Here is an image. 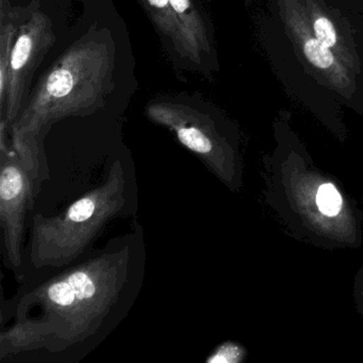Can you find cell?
<instances>
[{"instance_id": "14", "label": "cell", "mask_w": 363, "mask_h": 363, "mask_svg": "<svg viewBox=\"0 0 363 363\" xmlns=\"http://www.w3.org/2000/svg\"><path fill=\"white\" fill-rule=\"evenodd\" d=\"M10 8H11L10 0H0V13L7 11Z\"/></svg>"}, {"instance_id": "2", "label": "cell", "mask_w": 363, "mask_h": 363, "mask_svg": "<svg viewBox=\"0 0 363 363\" xmlns=\"http://www.w3.org/2000/svg\"><path fill=\"white\" fill-rule=\"evenodd\" d=\"M114 67L113 42L91 31L41 76L11 126L14 152L33 177L41 167L40 133L63 118L89 116L101 108L113 88Z\"/></svg>"}, {"instance_id": "3", "label": "cell", "mask_w": 363, "mask_h": 363, "mask_svg": "<svg viewBox=\"0 0 363 363\" xmlns=\"http://www.w3.org/2000/svg\"><path fill=\"white\" fill-rule=\"evenodd\" d=\"M127 179L116 161L107 179L52 218L38 214L31 231L30 260L37 269H59L79 258L99 233L124 210Z\"/></svg>"}, {"instance_id": "8", "label": "cell", "mask_w": 363, "mask_h": 363, "mask_svg": "<svg viewBox=\"0 0 363 363\" xmlns=\"http://www.w3.org/2000/svg\"><path fill=\"white\" fill-rule=\"evenodd\" d=\"M169 1L182 33L184 59L201 65L203 55L211 52L205 21L193 0Z\"/></svg>"}, {"instance_id": "10", "label": "cell", "mask_w": 363, "mask_h": 363, "mask_svg": "<svg viewBox=\"0 0 363 363\" xmlns=\"http://www.w3.org/2000/svg\"><path fill=\"white\" fill-rule=\"evenodd\" d=\"M21 10L10 8L0 13V120H4L10 84L12 50L20 30Z\"/></svg>"}, {"instance_id": "11", "label": "cell", "mask_w": 363, "mask_h": 363, "mask_svg": "<svg viewBox=\"0 0 363 363\" xmlns=\"http://www.w3.org/2000/svg\"><path fill=\"white\" fill-rule=\"evenodd\" d=\"M148 16L152 20L163 41L169 43L172 52L184 59V43L179 25L174 16L169 0H141Z\"/></svg>"}, {"instance_id": "13", "label": "cell", "mask_w": 363, "mask_h": 363, "mask_svg": "<svg viewBox=\"0 0 363 363\" xmlns=\"http://www.w3.org/2000/svg\"><path fill=\"white\" fill-rule=\"evenodd\" d=\"M241 350L237 345L233 344H225L220 346L214 354H212L209 358L207 359V362L209 363H228L237 362L241 358Z\"/></svg>"}, {"instance_id": "12", "label": "cell", "mask_w": 363, "mask_h": 363, "mask_svg": "<svg viewBox=\"0 0 363 363\" xmlns=\"http://www.w3.org/2000/svg\"><path fill=\"white\" fill-rule=\"evenodd\" d=\"M316 203L323 214L335 216L341 210L342 197L333 184H325L318 189Z\"/></svg>"}, {"instance_id": "1", "label": "cell", "mask_w": 363, "mask_h": 363, "mask_svg": "<svg viewBox=\"0 0 363 363\" xmlns=\"http://www.w3.org/2000/svg\"><path fill=\"white\" fill-rule=\"evenodd\" d=\"M137 244H116L25 293L16 315L41 329L44 347L63 352L96 337L127 303L137 281ZM22 320V318H18Z\"/></svg>"}, {"instance_id": "9", "label": "cell", "mask_w": 363, "mask_h": 363, "mask_svg": "<svg viewBox=\"0 0 363 363\" xmlns=\"http://www.w3.org/2000/svg\"><path fill=\"white\" fill-rule=\"evenodd\" d=\"M303 7L316 39L333 50L352 73H359L360 61L358 55L347 42L344 41L337 25L320 9L318 0H305Z\"/></svg>"}, {"instance_id": "4", "label": "cell", "mask_w": 363, "mask_h": 363, "mask_svg": "<svg viewBox=\"0 0 363 363\" xmlns=\"http://www.w3.org/2000/svg\"><path fill=\"white\" fill-rule=\"evenodd\" d=\"M56 42L52 20L44 12L35 10L21 23L12 50L10 84L5 122L12 126L30 96L33 75Z\"/></svg>"}, {"instance_id": "5", "label": "cell", "mask_w": 363, "mask_h": 363, "mask_svg": "<svg viewBox=\"0 0 363 363\" xmlns=\"http://www.w3.org/2000/svg\"><path fill=\"white\" fill-rule=\"evenodd\" d=\"M0 223L8 260L13 267L22 263L23 231L27 206L31 201V175L18 155L6 142L0 144Z\"/></svg>"}, {"instance_id": "7", "label": "cell", "mask_w": 363, "mask_h": 363, "mask_svg": "<svg viewBox=\"0 0 363 363\" xmlns=\"http://www.w3.org/2000/svg\"><path fill=\"white\" fill-rule=\"evenodd\" d=\"M280 12L293 41L310 67L320 74L327 84L340 94L352 95L354 73L341 59L312 33L303 5L298 0H279Z\"/></svg>"}, {"instance_id": "6", "label": "cell", "mask_w": 363, "mask_h": 363, "mask_svg": "<svg viewBox=\"0 0 363 363\" xmlns=\"http://www.w3.org/2000/svg\"><path fill=\"white\" fill-rule=\"evenodd\" d=\"M147 118L165 127L207 164L220 169V140L208 114L188 104L160 101L146 108Z\"/></svg>"}]
</instances>
